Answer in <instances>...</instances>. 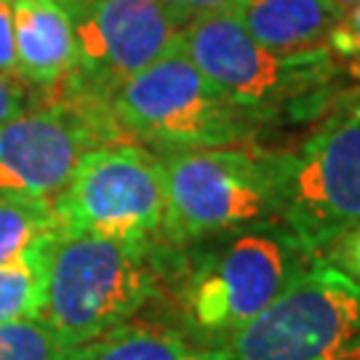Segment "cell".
Masks as SVG:
<instances>
[{
    "instance_id": "3",
    "label": "cell",
    "mask_w": 360,
    "mask_h": 360,
    "mask_svg": "<svg viewBox=\"0 0 360 360\" xmlns=\"http://www.w3.org/2000/svg\"><path fill=\"white\" fill-rule=\"evenodd\" d=\"M179 43L190 62L262 126L326 112L336 80L331 53L281 56L264 49L232 11L187 22Z\"/></svg>"
},
{
    "instance_id": "1",
    "label": "cell",
    "mask_w": 360,
    "mask_h": 360,
    "mask_svg": "<svg viewBox=\"0 0 360 360\" xmlns=\"http://www.w3.org/2000/svg\"><path fill=\"white\" fill-rule=\"evenodd\" d=\"M318 259L281 221L206 238L168 254L181 328L206 347L227 342Z\"/></svg>"
},
{
    "instance_id": "5",
    "label": "cell",
    "mask_w": 360,
    "mask_h": 360,
    "mask_svg": "<svg viewBox=\"0 0 360 360\" xmlns=\"http://www.w3.org/2000/svg\"><path fill=\"white\" fill-rule=\"evenodd\" d=\"M281 224L321 262L360 224V107L352 99L323 117L304 142L275 153Z\"/></svg>"
},
{
    "instance_id": "18",
    "label": "cell",
    "mask_w": 360,
    "mask_h": 360,
    "mask_svg": "<svg viewBox=\"0 0 360 360\" xmlns=\"http://www.w3.org/2000/svg\"><path fill=\"white\" fill-rule=\"evenodd\" d=\"M321 262L334 264L336 270L347 272L349 278L360 281V224L355 230H349L345 238H339V240L323 254Z\"/></svg>"
},
{
    "instance_id": "17",
    "label": "cell",
    "mask_w": 360,
    "mask_h": 360,
    "mask_svg": "<svg viewBox=\"0 0 360 360\" xmlns=\"http://www.w3.org/2000/svg\"><path fill=\"white\" fill-rule=\"evenodd\" d=\"M328 53L336 72H347V77L360 83V6L336 19L328 35Z\"/></svg>"
},
{
    "instance_id": "2",
    "label": "cell",
    "mask_w": 360,
    "mask_h": 360,
    "mask_svg": "<svg viewBox=\"0 0 360 360\" xmlns=\"http://www.w3.org/2000/svg\"><path fill=\"white\" fill-rule=\"evenodd\" d=\"M163 243H123L62 230L49 251L38 321L65 347H75L129 323L166 281Z\"/></svg>"
},
{
    "instance_id": "21",
    "label": "cell",
    "mask_w": 360,
    "mask_h": 360,
    "mask_svg": "<svg viewBox=\"0 0 360 360\" xmlns=\"http://www.w3.org/2000/svg\"><path fill=\"white\" fill-rule=\"evenodd\" d=\"M25 83L0 75V123L25 110Z\"/></svg>"
},
{
    "instance_id": "24",
    "label": "cell",
    "mask_w": 360,
    "mask_h": 360,
    "mask_svg": "<svg viewBox=\"0 0 360 360\" xmlns=\"http://www.w3.org/2000/svg\"><path fill=\"white\" fill-rule=\"evenodd\" d=\"M355 102H358V107H360V91L355 94Z\"/></svg>"
},
{
    "instance_id": "22",
    "label": "cell",
    "mask_w": 360,
    "mask_h": 360,
    "mask_svg": "<svg viewBox=\"0 0 360 360\" xmlns=\"http://www.w3.org/2000/svg\"><path fill=\"white\" fill-rule=\"evenodd\" d=\"M331 3V8L336 11V16H345V13H349L355 6H360V0H328Z\"/></svg>"
},
{
    "instance_id": "10",
    "label": "cell",
    "mask_w": 360,
    "mask_h": 360,
    "mask_svg": "<svg viewBox=\"0 0 360 360\" xmlns=\"http://www.w3.org/2000/svg\"><path fill=\"white\" fill-rule=\"evenodd\" d=\"M112 107L83 99H51L0 123V195L49 198L65 190L83 158L120 142Z\"/></svg>"
},
{
    "instance_id": "13",
    "label": "cell",
    "mask_w": 360,
    "mask_h": 360,
    "mask_svg": "<svg viewBox=\"0 0 360 360\" xmlns=\"http://www.w3.org/2000/svg\"><path fill=\"white\" fill-rule=\"evenodd\" d=\"M59 360H230V352L206 347L176 326L129 321L91 342L65 347Z\"/></svg>"
},
{
    "instance_id": "7",
    "label": "cell",
    "mask_w": 360,
    "mask_h": 360,
    "mask_svg": "<svg viewBox=\"0 0 360 360\" xmlns=\"http://www.w3.org/2000/svg\"><path fill=\"white\" fill-rule=\"evenodd\" d=\"M224 349L230 360H360V281L309 264Z\"/></svg>"
},
{
    "instance_id": "20",
    "label": "cell",
    "mask_w": 360,
    "mask_h": 360,
    "mask_svg": "<svg viewBox=\"0 0 360 360\" xmlns=\"http://www.w3.org/2000/svg\"><path fill=\"white\" fill-rule=\"evenodd\" d=\"M238 3L240 0H166V6L179 19L181 27L187 25V22H193V19H200V16L232 11Z\"/></svg>"
},
{
    "instance_id": "8",
    "label": "cell",
    "mask_w": 360,
    "mask_h": 360,
    "mask_svg": "<svg viewBox=\"0 0 360 360\" xmlns=\"http://www.w3.org/2000/svg\"><path fill=\"white\" fill-rule=\"evenodd\" d=\"M53 206L67 232L123 243H163V158L129 139L102 144L83 158Z\"/></svg>"
},
{
    "instance_id": "14",
    "label": "cell",
    "mask_w": 360,
    "mask_h": 360,
    "mask_svg": "<svg viewBox=\"0 0 360 360\" xmlns=\"http://www.w3.org/2000/svg\"><path fill=\"white\" fill-rule=\"evenodd\" d=\"M62 232L49 198L0 195V267L13 264Z\"/></svg>"
},
{
    "instance_id": "9",
    "label": "cell",
    "mask_w": 360,
    "mask_h": 360,
    "mask_svg": "<svg viewBox=\"0 0 360 360\" xmlns=\"http://www.w3.org/2000/svg\"><path fill=\"white\" fill-rule=\"evenodd\" d=\"M75 35V67L53 99L112 107L123 83L166 56L181 35L166 0H89L67 6Z\"/></svg>"
},
{
    "instance_id": "11",
    "label": "cell",
    "mask_w": 360,
    "mask_h": 360,
    "mask_svg": "<svg viewBox=\"0 0 360 360\" xmlns=\"http://www.w3.org/2000/svg\"><path fill=\"white\" fill-rule=\"evenodd\" d=\"M13 53L25 86L56 94L75 67L72 16L59 0H13Z\"/></svg>"
},
{
    "instance_id": "12",
    "label": "cell",
    "mask_w": 360,
    "mask_h": 360,
    "mask_svg": "<svg viewBox=\"0 0 360 360\" xmlns=\"http://www.w3.org/2000/svg\"><path fill=\"white\" fill-rule=\"evenodd\" d=\"M232 13L254 38L281 56H323L336 11L328 0H240Z\"/></svg>"
},
{
    "instance_id": "19",
    "label": "cell",
    "mask_w": 360,
    "mask_h": 360,
    "mask_svg": "<svg viewBox=\"0 0 360 360\" xmlns=\"http://www.w3.org/2000/svg\"><path fill=\"white\" fill-rule=\"evenodd\" d=\"M0 75L22 83L13 53V0H0Z\"/></svg>"
},
{
    "instance_id": "4",
    "label": "cell",
    "mask_w": 360,
    "mask_h": 360,
    "mask_svg": "<svg viewBox=\"0 0 360 360\" xmlns=\"http://www.w3.org/2000/svg\"><path fill=\"white\" fill-rule=\"evenodd\" d=\"M166 221L163 245H187L281 221L275 153L248 144L176 150L163 158Z\"/></svg>"
},
{
    "instance_id": "16",
    "label": "cell",
    "mask_w": 360,
    "mask_h": 360,
    "mask_svg": "<svg viewBox=\"0 0 360 360\" xmlns=\"http://www.w3.org/2000/svg\"><path fill=\"white\" fill-rule=\"evenodd\" d=\"M62 339L38 318L0 326V360H59Z\"/></svg>"
},
{
    "instance_id": "6",
    "label": "cell",
    "mask_w": 360,
    "mask_h": 360,
    "mask_svg": "<svg viewBox=\"0 0 360 360\" xmlns=\"http://www.w3.org/2000/svg\"><path fill=\"white\" fill-rule=\"evenodd\" d=\"M112 117L123 134L171 153L248 144L264 129L190 62L181 43L117 89Z\"/></svg>"
},
{
    "instance_id": "15",
    "label": "cell",
    "mask_w": 360,
    "mask_h": 360,
    "mask_svg": "<svg viewBox=\"0 0 360 360\" xmlns=\"http://www.w3.org/2000/svg\"><path fill=\"white\" fill-rule=\"evenodd\" d=\"M53 240L38 245L19 262L0 267V326L38 318L43 304V285H46V264Z\"/></svg>"
},
{
    "instance_id": "23",
    "label": "cell",
    "mask_w": 360,
    "mask_h": 360,
    "mask_svg": "<svg viewBox=\"0 0 360 360\" xmlns=\"http://www.w3.org/2000/svg\"><path fill=\"white\" fill-rule=\"evenodd\" d=\"M62 6H77V3H89V0H59Z\"/></svg>"
}]
</instances>
